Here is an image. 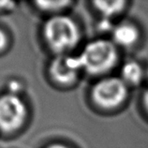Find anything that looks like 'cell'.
I'll return each instance as SVG.
<instances>
[{"instance_id":"15","label":"cell","mask_w":148,"mask_h":148,"mask_svg":"<svg viewBox=\"0 0 148 148\" xmlns=\"http://www.w3.org/2000/svg\"><path fill=\"white\" fill-rule=\"evenodd\" d=\"M43 148H71V147L62 143H50L48 145H46Z\"/></svg>"},{"instance_id":"2","label":"cell","mask_w":148,"mask_h":148,"mask_svg":"<svg viewBox=\"0 0 148 148\" xmlns=\"http://www.w3.org/2000/svg\"><path fill=\"white\" fill-rule=\"evenodd\" d=\"M83 71L90 76H104L118 63V47L108 38L89 41L78 54Z\"/></svg>"},{"instance_id":"12","label":"cell","mask_w":148,"mask_h":148,"mask_svg":"<svg viewBox=\"0 0 148 148\" xmlns=\"http://www.w3.org/2000/svg\"><path fill=\"white\" fill-rule=\"evenodd\" d=\"M10 46L9 35L3 28L0 27V53L6 52Z\"/></svg>"},{"instance_id":"4","label":"cell","mask_w":148,"mask_h":148,"mask_svg":"<svg viewBox=\"0 0 148 148\" xmlns=\"http://www.w3.org/2000/svg\"><path fill=\"white\" fill-rule=\"evenodd\" d=\"M27 117L28 108L21 96L7 92L0 96V131L14 133L23 127Z\"/></svg>"},{"instance_id":"16","label":"cell","mask_w":148,"mask_h":148,"mask_svg":"<svg viewBox=\"0 0 148 148\" xmlns=\"http://www.w3.org/2000/svg\"><path fill=\"white\" fill-rule=\"evenodd\" d=\"M145 79L148 80V66L145 69Z\"/></svg>"},{"instance_id":"1","label":"cell","mask_w":148,"mask_h":148,"mask_svg":"<svg viewBox=\"0 0 148 148\" xmlns=\"http://www.w3.org/2000/svg\"><path fill=\"white\" fill-rule=\"evenodd\" d=\"M42 38L56 54H69L80 43L82 32L78 23L68 14L49 16L42 25Z\"/></svg>"},{"instance_id":"11","label":"cell","mask_w":148,"mask_h":148,"mask_svg":"<svg viewBox=\"0 0 148 148\" xmlns=\"http://www.w3.org/2000/svg\"><path fill=\"white\" fill-rule=\"evenodd\" d=\"M114 24H112V20L109 19L100 18V20L98 23V29L101 33H112V29L114 27Z\"/></svg>"},{"instance_id":"6","label":"cell","mask_w":148,"mask_h":148,"mask_svg":"<svg viewBox=\"0 0 148 148\" xmlns=\"http://www.w3.org/2000/svg\"><path fill=\"white\" fill-rule=\"evenodd\" d=\"M111 36V40L117 47L131 48L139 42L141 38V31L134 23L125 21L114 25Z\"/></svg>"},{"instance_id":"8","label":"cell","mask_w":148,"mask_h":148,"mask_svg":"<svg viewBox=\"0 0 148 148\" xmlns=\"http://www.w3.org/2000/svg\"><path fill=\"white\" fill-rule=\"evenodd\" d=\"M92 5L98 11L100 18L114 20L116 16L122 14L127 10L128 2L123 0H112V1L99 0L92 2Z\"/></svg>"},{"instance_id":"5","label":"cell","mask_w":148,"mask_h":148,"mask_svg":"<svg viewBox=\"0 0 148 148\" xmlns=\"http://www.w3.org/2000/svg\"><path fill=\"white\" fill-rule=\"evenodd\" d=\"M83 72L79 56L71 53L56 56L48 66V74L53 83L61 86H71L79 80Z\"/></svg>"},{"instance_id":"3","label":"cell","mask_w":148,"mask_h":148,"mask_svg":"<svg viewBox=\"0 0 148 148\" xmlns=\"http://www.w3.org/2000/svg\"><path fill=\"white\" fill-rule=\"evenodd\" d=\"M120 77L105 76L96 82L90 90L92 102L99 109L111 111L126 102L130 90Z\"/></svg>"},{"instance_id":"7","label":"cell","mask_w":148,"mask_h":148,"mask_svg":"<svg viewBox=\"0 0 148 148\" xmlns=\"http://www.w3.org/2000/svg\"><path fill=\"white\" fill-rule=\"evenodd\" d=\"M119 77L128 87L139 86L145 79V69L138 61L130 59L121 67Z\"/></svg>"},{"instance_id":"9","label":"cell","mask_w":148,"mask_h":148,"mask_svg":"<svg viewBox=\"0 0 148 148\" xmlns=\"http://www.w3.org/2000/svg\"><path fill=\"white\" fill-rule=\"evenodd\" d=\"M74 2L67 1V0H60V1H36L34 3L35 8L49 16L62 14L66 10L69 9Z\"/></svg>"},{"instance_id":"14","label":"cell","mask_w":148,"mask_h":148,"mask_svg":"<svg viewBox=\"0 0 148 148\" xmlns=\"http://www.w3.org/2000/svg\"><path fill=\"white\" fill-rule=\"evenodd\" d=\"M142 103L143 107L145 109V111L146 112V114H148V87L145 90L142 97Z\"/></svg>"},{"instance_id":"10","label":"cell","mask_w":148,"mask_h":148,"mask_svg":"<svg viewBox=\"0 0 148 148\" xmlns=\"http://www.w3.org/2000/svg\"><path fill=\"white\" fill-rule=\"evenodd\" d=\"M25 91V84L19 79H10L7 83V93L11 95L21 96Z\"/></svg>"},{"instance_id":"13","label":"cell","mask_w":148,"mask_h":148,"mask_svg":"<svg viewBox=\"0 0 148 148\" xmlns=\"http://www.w3.org/2000/svg\"><path fill=\"white\" fill-rule=\"evenodd\" d=\"M16 9V3L11 1H0V13L10 12Z\"/></svg>"}]
</instances>
